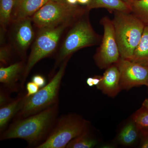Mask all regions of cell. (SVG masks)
<instances>
[{
  "mask_svg": "<svg viewBox=\"0 0 148 148\" xmlns=\"http://www.w3.org/2000/svg\"><path fill=\"white\" fill-rule=\"evenodd\" d=\"M58 103L41 112L18 119L3 133L1 140L21 139L29 145H37L47 137L55 124Z\"/></svg>",
  "mask_w": 148,
  "mask_h": 148,
  "instance_id": "cell-1",
  "label": "cell"
},
{
  "mask_svg": "<svg viewBox=\"0 0 148 148\" xmlns=\"http://www.w3.org/2000/svg\"><path fill=\"white\" fill-rule=\"evenodd\" d=\"M114 12L112 21L120 58L130 60L139 44L145 25L131 12Z\"/></svg>",
  "mask_w": 148,
  "mask_h": 148,
  "instance_id": "cell-2",
  "label": "cell"
},
{
  "mask_svg": "<svg viewBox=\"0 0 148 148\" xmlns=\"http://www.w3.org/2000/svg\"><path fill=\"white\" fill-rule=\"evenodd\" d=\"M68 61L67 58L61 64L58 72L48 84L36 94L29 97L26 96L24 106L16 115L18 119L38 113L58 103V93Z\"/></svg>",
  "mask_w": 148,
  "mask_h": 148,
  "instance_id": "cell-3",
  "label": "cell"
},
{
  "mask_svg": "<svg viewBox=\"0 0 148 148\" xmlns=\"http://www.w3.org/2000/svg\"><path fill=\"white\" fill-rule=\"evenodd\" d=\"M88 125L87 121L77 115L64 116L58 120L45 140L36 148H66L74 138L87 132Z\"/></svg>",
  "mask_w": 148,
  "mask_h": 148,
  "instance_id": "cell-4",
  "label": "cell"
},
{
  "mask_svg": "<svg viewBox=\"0 0 148 148\" xmlns=\"http://www.w3.org/2000/svg\"><path fill=\"white\" fill-rule=\"evenodd\" d=\"M68 24L65 23L56 27L40 29L25 68L21 84V87L24 86L25 80L34 66L55 50L60 37Z\"/></svg>",
  "mask_w": 148,
  "mask_h": 148,
  "instance_id": "cell-5",
  "label": "cell"
},
{
  "mask_svg": "<svg viewBox=\"0 0 148 148\" xmlns=\"http://www.w3.org/2000/svg\"><path fill=\"white\" fill-rule=\"evenodd\" d=\"M82 11L76 5L49 1L33 16V21L40 29L69 23Z\"/></svg>",
  "mask_w": 148,
  "mask_h": 148,
  "instance_id": "cell-6",
  "label": "cell"
},
{
  "mask_svg": "<svg viewBox=\"0 0 148 148\" xmlns=\"http://www.w3.org/2000/svg\"><path fill=\"white\" fill-rule=\"evenodd\" d=\"M99 37L86 19L79 20L66 36L58 56V61L64 60L73 53L82 48L97 43Z\"/></svg>",
  "mask_w": 148,
  "mask_h": 148,
  "instance_id": "cell-7",
  "label": "cell"
},
{
  "mask_svg": "<svg viewBox=\"0 0 148 148\" xmlns=\"http://www.w3.org/2000/svg\"><path fill=\"white\" fill-rule=\"evenodd\" d=\"M104 29V34L100 48L94 56L97 66L101 69H107L116 64L120 58L112 21L108 17L101 21Z\"/></svg>",
  "mask_w": 148,
  "mask_h": 148,
  "instance_id": "cell-8",
  "label": "cell"
},
{
  "mask_svg": "<svg viewBox=\"0 0 148 148\" xmlns=\"http://www.w3.org/2000/svg\"><path fill=\"white\" fill-rule=\"evenodd\" d=\"M120 74L121 89L145 85L148 87V67L127 59L120 58L116 64Z\"/></svg>",
  "mask_w": 148,
  "mask_h": 148,
  "instance_id": "cell-9",
  "label": "cell"
},
{
  "mask_svg": "<svg viewBox=\"0 0 148 148\" xmlns=\"http://www.w3.org/2000/svg\"><path fill=\"white\" fill-rule=\"evenodd\" d=\"M120 81L119 70L116 64H113L107 68L101 77V82L96 86L104 94L114 98L121 90Z\"/></svg>",
  "mask_w": 148,
  "mask_h": 148,
  "instance_id": "cell-10",
  "label": "cell"
},
{
  "mask_svg": "<svg viewBox=\"0 0 148 148\" xmlns=\"http://www.w3.org/2000/svg\"><path fill=\"white\" fill-rule=\"evenodd\" d=\"M49 0H14L12 21L18 22L33 16Z\"/></svg>",
  "mask_w": 148,
  "mask_h": 148,
  "instance_id": "cell-11",
  "label": "cell"
},
{
  "mask_svg": "<svg viewBox=\"0 0 148 148\" xmlns=\"http://www.w3.org/2000/svg\"><path fill=\"white\" fill-rule=\"evenodd\" d=\"M23 68L21 62L15 63L5 68L1 67L0 82L11 92L16 91L18 89L16 82Z\"/></svg>",
  "mask_w": 148,
  "mask_h": 148,
  "instance_id": "cell-12",
  "label": "cell"
},
{
  "mask_svg": "<svg viewBox=\"0 0 148 148\" xmlns=\"http://www.w3.org/2000/svg\"><path fill=\"white\" fill-rule=\"evenodd\" d=\"M26 95H21L0 109V131L3 132L10 120L20 112L24 106Z\"/></svg>",
  "mask_w": 148,
  "mask_h": 148,
  "instance_id": "cell-13",
  "label": "cell"
},
{
  "mask_svg": "<svg viewBox=\"0 0 148 148\" xmlns=\"http://www.w3.org/2000/svg\"><path fill=\"white\" fill-rule=\"evenodd\" d=\"M15 32V40L21 50L26 49L30 45L34 38V31L29 17L17 22Z\"/></svg>",
  "mask_w": 148,
  "mask_h": 148,
  "instance_id": "cell-14",
  "label": "cell"
},
{
  "mask_svg": "<svg viewBox=\"0 0 148 148\" xmlns=\"http://www.w3.org/2000/svg\"><path fill=\"white\" fill-rule=\"evenodd\" d=\"M130 60L148 67V25L145 26L139 44Z\"/></svg>",
  "mask_w": 148,
  "mask_h": 148,
  "instance_id": "cell-15",
  "label": "cell"
},
{
  "mask_svg": "<svg viewBox=\"0 0 148 148\" xmlns=\"http://www.w3.org/2000/svg\"><path fill=\"white\" fill-rule=\"evenodd\" d=\"M89 10L94 8H104L114 11L131 12L130 6L121 0H90L87 5Z\"/></svg>",
  "mask_w": 148,
  "mask_h": 148,
  "instance_id": "cell-16",
  "label": "cell"
},
{
  "mask_svg": "<svg viewBox=\"0 0 148 148\" xmlns=\"http://www.w3.org/2000/svg\"><path fill=\"white\" fill-rule=\"evenodd\" d=\"M138 131L133 121L126 125L119 135V141L124 145H130L135 143L138 137Z\"/></svg>",
  "mask_w": 148,
  "mask_h": 148,
  "instance_id": "cell-17",
  "label": "cell"
},
{
  "mask_svg": "<svg viewBox=\"0 0 148 148\" xmlns=\"http://www.w3.org/2000/svg\"><path fill=\"white\" fill-rule=\"evenodd\" d=\"M14 0H0V22L5 27L12 21Z\"/></svg>",
  "mask_w": 148,
  "mask_h": 148,
  "instance_id": "cell-18",
  "label": "cell"
},
{
  "mask_svg": "<svg viewBox=\"0 0 148 148\" xmlns=\"http://www.w3.org/2000/svg\"><path fill=\"white\" fill-rule=\"evenodd\" d=\"M132 121L138 131L142 134L148 132V109L143 107L133 114Z\"/></svg>",
  "mask_w": 148,
  "mask_h": 148,
  "instance_id": "cell-19",
  "label": "cell"
},
{
  "mask_svg": "<svg viewBox=\"0 0 148 148\" xmlns=\"http://www.w3.org/2000/svg\"><path fill=\"white\" fill-rule=\"evenodd\" d=\"M131 13L148 25V0H139L130 6Z\"/></svg>",
  "mask_w": 148,
  "mask_h": 148,
  "instance_id": "cell-20",
  "label": "cell"
},
{
  "mask_svg": "<svg viewBox=\"0 0 148 148\" xmlns=\"http://www.w3.org/2000/svg\"><path fill=\"white\" fill-rule=\"evenodd\" d=\"M87 132L74 138L66 146L67 148H91L98 144L96 140L88 137Z\"/></svg>",
  "mask_w": 148,
  "mask_h": 148,
  "instance_id": "cell-21",
  "label": "cell"
},
{
  "mask_svg": "<svg viewBox=\"0 0 148 148\" xmlns=\"http://www.w3.org/2000/svg\"><path fill=\"white\" fill-rule=\"evenodd\" d=\"M10 57V50L7 47H2L0 49V61L1 64H7Z\"/></svg>",
  "mask_w": 148,
  "mask_h": 148,
  "instance_id": "cell-22",
  "label": "cell"
},
{
  "mask_svg": "<svg viewBox=\"0 0 148 148\" xmlns=\"http://www.w3.org/2000/svg\"><path fill=\"white\" fill-rule=\"evenodd\" d=\"M26 87L27 91V94L26 95L27 97H29L36 94L39 90L40 88L39 86L32 81L28 83Z\"/></svg>",
  "mask_w": 148,
  "mask_h": 148,
  "instance_id": "cell-23",
  "label": "cell"
},
{
  "mask_svg": "<svg viewBox=\"0 0 148 148\" xmlns=\"http://www.w3.org/2000/svg\"><path fill=\"white\" fill-rule=\"evenodd\" d=\"M32 81L37 85L40 88H42L46 85L45 78L41 75H35L32 77Z\"/></svg>",
  "mask_w": 148,
  "mask_h": 148,
  "instance_id": "cell-24",
  "label": "cell"
},
{
  "mask_svg": "<svg viewBox=\"0 0 148 148\" xmlns=\"http://www.w3.org/2000/svg\"><path fill=\"white\" fill-rule=\"evenodd\" d=\"M12 101L8 96V94L3 89H1L0 92V106L1 107L4 106Z\"/></svg>",
  "mask_w": 148,
  "mask_h": 148,
  "instance_id": "cell-25",
  "label": "cell"
},
{
  "mask_svg": "<svg viewBox=\"0 0 148 148\" xmlns=\"http://www.w3.org/2000/svg\"><path fill=\"white\" fill-rule=\"evenodd\" d=\"M143 138L141 144V147L148 148V132L143 133Z\"/></svg>",
  "mask_w": 148,
  "mask_h": 148,
  "instance_id": "cell-26",
  "label": "cell"
},
{
  "mask_svg": "<svg viewBox=\"0 0 148 148\" xmlns=\"http://www.w3.org/2000/svg\"><path fill=\"white\" fill-rule=\"evenodd\" d=\"M101 77L102 76H96L93 77V83L94 85L97 86L99 84L101 81Z\"/></svg>",
  "mask_w": 148,
  "mask_h": 148,
  "instance_id": "cell-27",
  "label": "cell"
},
{
  "mask_svg": "<svg viewBox=\"0 0 148 148\" xmlns=\"http://www.w3.org/2000/svg\"><path fill=\"white\" fill-rule=\"evenodd\" d=\"M86 83L90 87H92L94 85L93 83V77H88L86 80Z\"/></svg>",
  "mask_w": 148,
  "mask_h": 148,
  "instance_id": "cell-28",
  "label": "cell"
},
{
  "mask_svg": "<svg viewBox=\"0 0 148 148\" xmlns=\"http://www.w3.org/2000/svg\"><path fill=\"white\" fill-rule=\"evenodd\" d=\"M121 1L126 4L130 6L133 3L135 2L136 1H139V0H121Z\"/></svg>",
  "mask_w": 148,
  "mask_h": 148,
  "instance_id": "cell-29",
  "label": "cell"
},
{
  "mask_svg": "<svg viewBox=\"0 0 148 148\" xmlns=\"http://www.w3.org/2000/svg\"><path fill=\"white\" fill-rule=\"evenodd\" d=\"M66 2L71 5H76L77 0H66Z\"/></svg>",
  "mask_w": 148,
  "mask_h": 148,
  "instance_id": "cell-30",
  "label": "cell"
},
{
  "mask_svg": "<svg viewBox=\"0 0 148 148\" xmlns=\"http://www.w3.org/2000/svg\"><path fill=\"white\" fill-rule=\"evenodd\" d=\"M90 0H77L79 3L82 5H87L90 2Z\"/></svg>",
  "mask_w": 148,
  "mask_h": 148,
  "instance_id": "cell-31",
  "label": "cell"
},
{
  "mask_svg": "<svg viewBox=\"0 0 148 148\" xmlns=\"http://www.w3.org/2000/svg\"><path fill=\"white\" fill-rule=\"evenodd\" d=\"M143 106L148 109V99H146L143 102Z\"/></svg>",
  "mask_w": 148,
  "mask_h": 148,
  "instance_id": "cell-32",
  "label": "cell"
},
{
  "mask_svg": "<svg viewBox=\"0 0 148 148\" xmlns=\"http://www.w3.org/2000/svg\"><path fill=\"white\" fill-rule=\"evenodd\" d=\"M49 1H52L58 2L66 3V0H49Z\"/></svg>",
  "mask_w": 148,
  "mask_h": 148,
  "instance_id": "cell-33",
  "label": "cell"
}]
</instances>
